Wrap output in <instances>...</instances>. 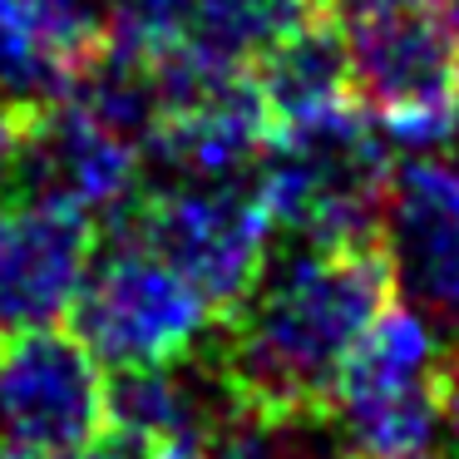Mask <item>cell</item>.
I'll return each mask as SVG.
<instances>
[{
    "instance_id": "e0dca14e",
    "label": "cell",
    "mask_w": 459,
    "mask_h": 459,
    "mask_svg": "<svg viewBox=\"0 0 459 459\" xmlns=\"http://www.w3.org/2000/svg\"><path fill=\"white\" fill-rule=\"evenodd\" d=\"M449 429H455V459H459V420H449Z\"/></svg>"
},
{
    "instance_id": "ac0fdd59",
    "label": "cell",
    "mask_w": 459,
    "mask_h": 459,
    "mask_svg": "<svg viewBox=\"0 0 459 459\" xmlns=\"http://www.w3.org/2000/svg\"><path fill=\"white\" fill-rule=\"evenodd\" d=\"M356 459H360V455H356Z\"/></svg>"
},
{
    "instance_id": "4fadbf2b",
    "label": "cell",
    "mask_w": 459,
    "mask_h": 459,
    "mask_svg": "<svg viewBox=\"0 0 459 459\" xmlns=\"http://www.w3.org/2000/svg\"><path fill=\"white\" fill-rule=\"evenodd\" d=\"M252 84L272 114V134L307 129V124L356 109L346 45H341V30L331 15H316L291 35H281L277 45H267L252 60Z\"/></svg>"
},
{
    "instance_id": "ba28073f",
    "label": "cell",
    "mask_w": 459,
    "mask_h": 459,
    "mask_svg": "<svg viewBox=\"0 0 459 459\" xmlns=\"http://www.w3.org/2000/svg\"><path fill=\"white\" fill-rule=\"evenodd\" d=\"M104 366L70 326L0 331V445L21 459H74L104 435Z\"/></svg>"
},
{
    "instance_id": "7a4b0ae2",
    "label": "cell",
    "mask_w": 459,
    "mask_h": 459,
    "mask_svg": "<svg viewBox=\"0 0 459 459\" xmlns=\"http://www.w3.org/2000/svg\"><path fill=\"white\" fill-rule=\"evenodd\" d=\"M351 90L385 143L435 153L459 134V35L439 0H326Z\"/></svg>"
},
{
    "instance_id": "7c38bea8",
    "label": "cell",
    "mask_w": 459,
    "mask_h": 459,
    "mask_svg": "<svg viewBox=\"0 0 459 459\" xmlns=\"http://www.w3.org/2000/svg\"><path fill=\"white\" fill-rule=\"evenodd\" d=\"M272 143V114L262 104L252 70L193 84L169 100L149 153L173 178H242L257 173Z\"/></svg>"
},
{
    "instance_id": "9c48e42d",
    "label": "cell",
    "mask_w": 459,
    "mask_h": 459,
    "mask_svg": "<svg viewBox=\"0 0 459 459\" xmlns=\"http://www.w3.org/2000/svg\"><path fill=\"white\" fill-rule=\"evenodd\" d=\"M376 247L390 287L429 321L445 351H459V159L410 153L390 169Z\"/></svg>"
},
{
    "instance_id": "3957f363",
    "label": "cell",
    "mask_w": 459,
    "mask_h": 459,
    "mask_svg": "<svg viewBox=\"0 0 459 459\" xmlns=\"http://www.w3.org/2000/svg\"><path fill=\"white\" fill-rule=\"evenodd\" d=\"M114 238L139 242L178 267L212 311H232L262 277L272 252V208L257 173L242 178H173L139 188L109 218Z\"/></svg>"
},
{
    "instance_id": "5b68a950",
    "label": "cell",
    "mask_w": 459,
    "mask_h": 459,
    "mask_svg": "<svg viewBox=\"0 0 459 459\" xmlns=\"http://www.w3.org/2000/svg\"><path fill=\"white\" fill-rule=\"evenodd\" d=\"M449 351L410 307H385L351 346L326 415L360 459H425L445 425Z\"/></svg>"
},
{
    "instance_id": "9a60e30c",
    "label": "cell",
    "mask_w": 459,
    "mask_h": 459,
    "mask_svg": "<svg viewBox=\"0 0 459 459\" xmlns=\"http://www.w3.org/2000/svg\"><path fill=\"white\" fill-rule=\"evenodd\" d=\"M30 104H11L0 100V188L11 183V163H15V143H21V124Z\"/></svg>"
},
{
    "instance_id": "8fae6325",
    "label": "cell",
    "mask_w": 459,
    "mask_h": 459,
    "mask_svg": "<svg viewBox=\"0 0 459 459\" xmlns=\"http://www.w3.org/2000/svg\"><path fill=\"white\" fill-rule=\"evenodd\" d=\"M94 252V218L25 193L0 198V331L70 316Z\"/></svg>"
},
{
    "instance_id": "6da1fadb",
    "label": "cell",
    "mask_w": 459,
    "mask_h": 459,
    "mask_svg": "<svg viewBox=\"0 0 459 459\" xmlns=\"http://www.w3.org/2000/svg\"><path fill=\"white\" fill-rule=\"evenodd\" d=\"M380 247H297L267 257L212 341L218 366L252 410H326L351 346L385 311Z\"/></svg>"
},
{
    "instance_id": "8992f818",
    "label": "cell",
    "mask_w": 459,
    "mask_h": 459,
    "mask_svg": "<svg viewBox=\"0 0 459 459\" xmlns=\"http://www.w3.org/2000/svg\"><path fill=\"white\" fill-rule=\"evenodd\" d=\"M208 321L212 301L178 267L124 238L94 252L70 307V331L114 370L193 356L208 341Z\"/></svg>"
},
{
    "instance_id": "5bb4252c",
    "label": "cell",
    "mask_w": 459,
    "mask_h": 459,
    "mask_svg": "<svg viewBox=\"0 0 459 459\" xmlns=\"http://www.w3.org/2000/svg\"><path fill=\"white\" fill-rule=\"evenodd\" d=\"M326 410H252L242 405L228 425L212 435L208 459H331Z\"/></svg>"
},
{
    "instance_id": "277c9868",
    "label": "cell",
    "mask_w": 459,
    "mask_h": 459,
    "mask_svg": "<svg viewBox=\"0 0 459 459\" xmlns=\"http://www.w3.org/2000/svg\"><path fill=\"white\" fill-rule=\"evenodd\" d=\"M385 178V139L360 104L307 129H277L257 163L272 222L307 247H376Z\"/></svg>"
},
{
    "instance_id": "52a82bcc",
    "label": "cell",
    "mask_w": 459,
    "mask_h": 459,
    "mask_svg": "<svg viewBox=\"0 0 459 459\" xmlns=\"http://www.w3.org/2000/svg\"><path fill=\"white\" fill-rule=\"evenodd\" d=\"M326 15V0H109V45L159 70L163 109L203 80L252 70L267 45Z\"/></svg>"
},
{
    "instance_id": "30bf717a",
    "label": "cell",
    "mask_w": 459,
    "mask_h": 459,
    "mask_svg": "<svg viewBox=\"0 0 459 459\" xmlns=\"http://www.w3.org/2000/svg\"><path fill=\"white\" fill-rule=\"evenodd\" d=\"M139 159L143 149L129 134L60 94L25 109L11 188L25 198L65 203L84 218H114L139 193Z\"/></svg>"
},
{
    "instance_id": "2e32d148",
    "label": "cell",
    "mask_w": 459,
    "mask_h": 459,
    "mask_svg": "<svg viewBox=\"0 0 459 459\" xmlns=\"http://www.w3.org/2000/svg\"><path fill=\"white\" fill-rule=\"evenodd\" d=\"M445 5V15H449V25H455V35H459V0H439Z\"/></svg>"
}]
</instances>
